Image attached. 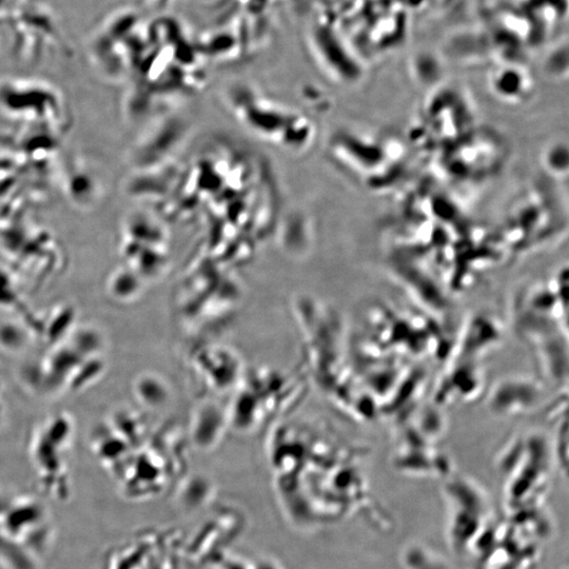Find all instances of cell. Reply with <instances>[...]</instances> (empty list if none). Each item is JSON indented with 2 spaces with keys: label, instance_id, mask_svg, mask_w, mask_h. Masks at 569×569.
<instances>
[{
  "label": "cell",
  "instance_id": "7a4b0ae2",
  "mask_svg": "<svg viewBox=\"0 0 569 569\" xmlns=\"http://www.w3.org/2000/svg\"><path fill=\"white\" fill-rule=\"evenodd\" d=\"M48 514L41 503L29 498L0 500V533L33 556L43 554L50 539Z\"/></svg>",
  "mask_w": 569,
  "mask_h": 569
},
{
  "label": "cell",
  "instance_id": "6da1fadb",
  "mask_svg": "<svg viewBox=\"0 0 569 569\" xmlns=\"http://www.w3.org/2000/svg\"><path fill=\"white\" fill-rule=\"evenodd\" d=\"M227 104L235 119L258 139L288 151L309 146L313 135L306 117L251 90L232 91Z\"/></svg>",
  "mask_w": 569,
  "mask_h": 569
},
{
  "label": "cell",
  "instance_id": "3957f363",
  "mask_svg": "<svg viewBox=\"0 0 569 569\" xmlns=\"http://www.w3.org/2000/svg\"><path fill=\"white\" fill-rule=\"evenodd\" d=\"M490 87L500 100L518 103L525 100L532 90V80L520 66L505 64L497 68L490 77Z\"/></svg>",
  "mask_w": 569,
  "mask_h": 569
}]
</instances>
